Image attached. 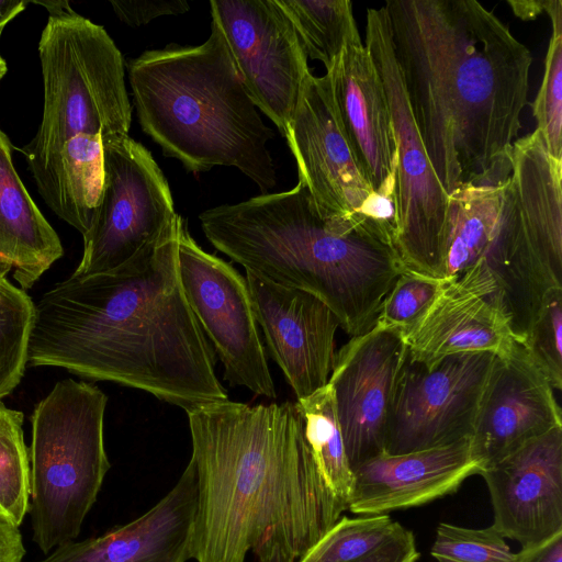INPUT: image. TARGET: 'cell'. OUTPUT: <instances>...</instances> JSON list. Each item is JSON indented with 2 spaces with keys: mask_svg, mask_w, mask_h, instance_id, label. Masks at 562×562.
<instances>
[{
  "mask_svg": "<svg viewBox=\"0 0 562 562\" xmlns=\"http://www.w3.org/2000/svg\"><path fill=\"white\" fill-rule=\"evenodd\" d=\"M181 216L124 265L34 304L27 362L145 391L187 412L228 400L178 271Z\"/></svg>",
  "mask_w": 562,
  "mask_h": 562,
  "instance_id": "1",
  "label": "cell"
},
{
  "mask_svg": "<svg viewBox=\"0 0 562 562\" xmlns=\"http://www.w3.org/2000/svg\"><path fill=\"white\" fill-rule=\"evenodd\" d=\"M392 47L441 187L502 184L528 103L532 57L476 0H390Z\"/></svg>",
  "mask_w": 562,
  "mask_h": 562,
  "instance_id": "2",
  "label": "cell"
},
{
  "mask_svg": "<svg viewBox=\"0 0 562 562\" xmlns=\"http://www.w3.org/2000/svg\"><path fill=\"white\" fill-rule=\"evenodd\" d=\"M198 501L196 562H299L348 507L326 483L296 403L187 412Z\"/></svg>",
  "mask_w": 562,
  "mask_h": 562,
  "instance_id": "3",
  "label": "cell"
},
{
  "mask_svg": "<svg viewBox=\"0 0 562 562\" xmlns=\"http://www.w3.org/2000/svg\"><path fill=\"white\" fill-rule=\"evenodd\" d=\"M199 220L214 248L245 271L317 296L351 337L374 326L405 269L394 248L359 232L334 229L301 181L289 191L207 209Z\"/></svg>",
  "mask_w": 562,
  "mask_h": 562,
  "instance_id": "4",
  "label": "cell"
},
{
  "mask_svg": "<svg viewBox=\"0 0 562 562\" xmlns=\"http://www.w3.org/2000/svg\"><path fill=\"white\" fill-rule=\"evenodd\" d=\"M126 66L139 124L165 156L195 173L236 167L262 193L277 184L267 147L274 133L247 94L214 20L204 43L146 50Z\"/></svg>",
  "mask_w": 562,
  "mask_h": 562,
  "instance_id": "5",
  "label": "cell"
},
{
  "mask_svg": "<svg viewBox=\"0 0 562 562\" xmlns=\"http://www.w3.org/2000/svg\"><path fill=\"white\" fill-rule=\"evenodd\" d=\"M106 402L94 384L66 379L34 408L29 512L33 541L46 554L78 537L110 469Z\"/></svg>",
  "mask_w": 562,
  "mask_h": 562,
  "instance_id": "6",
  "label": "cell"
},
{
  "mask_svg": "<svg viewBox=\"0 0 562 562\" xmlns=\"http://www.w3.org/2000/svg\"><path fill=\"white\" fill-rule=\"evenodd\" d=\"M38 55L44 103L37 132L21 149L29 167L45 161L78 134L128 135L132 105L124 60L103 26L67 3L49 14Z\"/></svg>",
  "mask_w": 562,
  "mask_h": 562,
  "instance_id": "7",
  "label": "cell"
},
{
  "mask_svg": "<svg viewBox=\"0 0 562 562\" xmlns=\"http://www.w3.org/2000/svg\"><path fill=\"white\" fill-rule=\"evenodd\" d=\"M364 46L384 87L396 146V252L405 269L443 279L449 196L432 170L417 131L384 7L367 10Z\"/></svg>",
  "mask_w": 562,
  "mask_h": 562,
  "instance_id": "8",
  "label": "cell"
},
{
  "mask_svg": "<svg viewBox=\"0 0 562 562\" xmlns=\"http://www.w3.org/2000/svg\"><path fill=\"white\" fill-rule=\"evenodd\" d=\"M104 181L82 235L83 255L72 276L111 271L156 239L177 216L169 184L142 144L128 135L102 138Z\"/></svg>",
  "mask_w": 562,
  "mask_h": 562,
  "instance_id": "9",
  "label": "cell"
},
{
  "mask_svg": "<svg viewBox=\"0 0 562 562\" xmlns=\"http://www.w3.org/2000/svg\"><path fill=\"white\" fill-rule=\"evenodd\" d=\"M178 271L184 297L224 367V379L256 395L277 396L246 278L203 250L181 218Z\"/></svg>",
  "mask_w": 562,
  "mask_h": 562,
  "instance_id": "10",
  "label": "cell"
},
{
  "mask_svg": "<svg viewBox=\"0 0 562 562\" xmlns=\"http://www.w3.org/2000/svg\"><path fill=\"white\" fill-rule=\"evenodd\" d=\"M495 357L464 352L429 366L406 357L387 424L385 452L406 453L470 438Z\"/></svg>",
  "mask_w": 562,
  "mask_h": 562,
  "instance_id": "11",
  "label": "cell"
},
{
  "mask_svg": "<svg viewBox=\"0 0 562 562\" xmlns=\"http://www.w3.org/2000/svg\"><path fill=\"white\" fill-rule=\"evenodd\" d=\"M210 11L247 94L285 138L311 72L291 20L277 0H212Z\"/></svg>",
  "mask_w": 562,
  "mask_h": 562,
  "instance_id": "12",
  "label": "cell"
},
{
  "mask_svg": "<svg viewBox=\"0 0 562 562\" xmlns=\"http://www.w3.org/2000/svg\"><path fill=\"white\" fill-rule=\"evenodd\" d=\"M285 139L299 181L306 186L319 216L337 231L370 236L361 214L374 192L341 127L328 74L306 76Z\"/></svg>",
  "mask_w": 562,
  "mask_h": 562,
  "instance_id": "13",
  "label": "cell"
},
{
  "mask_svg": "<svg viewBox=\"0 0 562 562\" xmlns=\"http://www.w3.org/2000/svg\"><path fill=\"white\" fill-rule=\"evenodd\" d=\"M407 357L403 330L374 325L335 352L333 391L351 469L385 451L396 384Z\"/></svg>",
  "mask_w": 562,
  "mask_h": 562,
  "instance_id": "14",
  "label": "cell"
},
{
  "mask_svg": "<svg viewBox=\"0 0 562 562\" xmlns=\"http://www.w3.org/2000/svg\"><path fill=\"white\" fill-rule=\"evenodd\" d=\"M254 314L267 350L282 370L296 400L327 385L340 323L317 296L246 271Z\"/></svg>",
  "mask_w": 562,
  "mask_h": 562,
  "instance_id": "15",
  "label": "cell"
},
{
  "mask_svg": "<svg viewBox=\"0 0 562 562\" xmlns=\"http://www.w3.org/2000/svg\"><path fill=\"white\" fill-rule=\"evenodd\" d=\"M403 334L408 359L426 366L464 352L503 358L517 341L483 261L454 280L445 279L429 307Z\"/></svg>",
  "mask_w": 562,
  "mask_h": 562,
  "instance_id": "16",
  "label": "cell"
},
{
  "mask_svg": "<svg viewBox=\"0 0 562 562\" xmlns=\"http://www.w3.org/2000/svg\"><path fill=\"white\" fill-rule=\"evenodd\" d=\"M493 527L521 548L562 531V427L484 468Z\"/></svg>",
  "mask_w": 562,
  "mask_h": 562,
  "instance_id": "17",
  "label": "cell"
},
{
  "mask_svg": "<svg viewBox=\"0 0 562 562\" xmlns=\"http://www.w3.org/2000/svg\"><path fill=\"white\" fill-rule=\"evenodd\" d=\"M557 427L562 415L553 389L516 341L506 357H495L470 437L473 456L483 470Z\"/></svg>",
  "mask_w": 562,
  "mask_h": 562,
  "instance_id": "18",
  "label": "cell"
},
{
  "mask_svg": "<svg viewBox=\"0 0 562 562\" xmlns=\"http://www.w3.org/2000/svg\"><path fill=\"white\" fill-rule=\"evenodd\" d=\"M481 471L470 438L406 453L384 451L352 468L348 509L372 516L422 506L457 492Z\"/></svg>",
  "mask_w": 562,
  "mask_h": 562,
  "instance_id": "19",
  "label": "cell"
},
{
  "mask_svg": "<svg viewBox=\"0 0 562 562\" xmlns=\"http://www.w3.org/2000/svg\"><path fill=\"white\" fill-rule=\"evenodd\" d=\"M336 111L374 193L395 192L396 146L383 83L362 42L348 43L327 71Z\"/></svg>",
  "mask_w": 562,
  "mask_h": 562,
  "instance_id": "20",
  "label": "cell"
},
{
  "mask_svg": "<svg viewBox=\"0 0 562 562\" xmlns=\"http://www.w3.org/2000/svg\"><path fill=\"white\" fill-rule=\"evenodd\" d=\"M196 501L189 462L176 485L140 517L99 537L58 546L37 562H186Z\"/></svg>",
  "mask_w": 562,
  "mask_h": 562,
  "instance_id": "21",
  "label": "cell"
},
{
  "mask_svg": "<svg viewBox=\"0 0 562 562\" xmlns=\"http://www.w3.org/2000/svg\"><path fill=\"white\" fill-rule=\"evenodd\" d=\"M63 255L61 241L21 181L11 142L0 130V259L11 265L25 291Z\"/></svg>",
  "mask_w": 562,
  "mask_h": 562,
  "instance_id": "22",
  "label": "cell"
},
{
  "mask_svg": "<svg viewBox=\"0 0 562 562\" xmlns=\"http://www.w3.org/2000/svg\"><path fill=\"white\" fill-rule=\"evenodd\" d=\"M29 168L46 204L83 235L92 223L103 189L101 136L78 134L45 161Z\"/></svg>",
  "mask_w": 562,
  "mask_h": 562,
  "instance_id": "23",
  "label": "cell"
},
{
  "mask_svg": "<svg viewBox=\"0 0 562 562\" xmlns=\"http://www.w3.org/2000/svg\"><path fill=\"white\" fill-rule=\"evenodd\" d=\"M502 184H469L449 196L443 279L454 280L483 260L495 234Z\"/></svg>",
  "mask_w": 562,
  "mask_h": 562,
  "instance_id": "24",
  "label": "cell"
},
{
  "mask_svg": "<svg viewBox=\"0 0 562 562\" xmlns=\"http://www.w3.org/2000/svg\"><path fill=\"white\" fill-rule=\"evenodd\" d=\"M291 20L307 58L329 71L348 43L360 42L349 0H277Z\"/></svg>",
  "mask_w": 562,
  "mask_h": 562,
  "instance_id": "25",
  "label": "cell"
},
{
  "mask_svg": "<svg viewBox=\"0 0 562 562\" xmlns=\"http://www.w3.org/2000/svg\"><path fill=\"white\" fill-rule=\"evenodd\" d=\"M295 403L304 420L306 440L326 483L348 507L353 488V472L347 458L329 384Z\"/></svg>",
  "mask_w": 562,
  "mask_h": 562,
  "instance_id": "26",
  "label": "cell"
},
{
  "mask_svg": "<svg viewBox=\"0 0 562 562\" xmlns=\"http://www.w3.org/2000/svg\"><path fill=\"white\" fill-rule=\"evenodd\" d=\"M23 413L0 400V518L20 526L30 510V457L23 438Z\"/></svg>",
  "mask_w": 562,
  "mask_h": 562,
  "instance_id": "27",
  "label": "cell"
},
{
  "mask_svg": "<svg viewBox=\"0 0 562 562\" xmlns=\"http://www.w3.org/2000/svg\"><path fill=\"white\" fill-rule=\"evenodd\" d=\"M34 303L0 276V400L19 385L27 363Z\"/></svg>",
  "mask_w": 562,
  "mask_h": 562,
  "instance_id": "28",
  "label": "cell"
},
{
  "mask_svg": "<svg viewBox=\"0 0 562 562\" xmlns=\"http://www.w3.org/2000/svg\"><path fill=\"white\" fill-rule=\"evenodd\" d=\"M400 525L389 514L341 516L299 562H351L380 546Z\"/></svg>",
  "mask_w": 562,
  "mask_h": 562,
  "instance_id": "29",
  "label": "cell"
},
{
  "mask_svg": "<svg viewBox=\"0 0 562 562\" xmlns=\"http://www.w3.org/2000/svg\"><path fill=\"white\" fill-rule=\"evenodd\" d=\"M430 554L437 562H516V553L493 526L475 529L440 522Z\"/></svg>",
  "mask_w": 562,
  "mask_h": 562,
  "instance_id": "30",
  "label": "cell"
},
{
  "mask_svg": "<svg viewBox=\"0 0 562 562\" xmlns=\"http://www.w3.org/2000/svg\"><path fill=\"white\" fill-rule=\"evenodd\" d=\"M531 109L548 151L562 160V24L552 25L544 74Z\"/></svg>",
  "mask_w": 562,
  "mask_h": 562,
  "instance_id": "31",
  "label": "cell"
},
{
  "mask_svg": "<svg viewBox=\"0 0 562 562\" xmlns=\"http://www.w3.org/2000/svg\"><path fill=\"white\" fill-rule=\"evenodd\" d=\"M553 390L562 389V286L544 295L521 342Z\"/></svg>",
  "mask_w": 562,
  "mask_h": 562,
  "instance_id": "32",
  "label": "cell"
},
{
  "mask_svg": "<svg viewBox=\"0 0 562 562\" xmlns=\"http://www.w3.org/2000/svg\"><path fill=\"white\" fill-rule=\"evenodd\" d=\"M443 283L445 279L404 269L383 299L374 325L406 330L429 307Z\"/></svg>",
  "mask_w": 562,
  "mask_h": 562,
  "instance_id": "33",
  "label": "cell"
},
{
  "mask_svg": "<svg viewBox=\"0 0 562 562\" xmlns=\"http://www.w3.org/2000/svg\"><path fill=\"white\" fill-rule=\"evenodd\" d=\"M110 4L117 18L130 26H140L159 16L182 14L190 9L183 0L110 1Z\"/></svg>",
  "mask_w": 562,
  "mask_h": 562,
  "instance_id": "34",
  "label": "cell"
},
{
  "mask_svg": "<svg viewBox=\"0 0 562 562\" xmlns=\"http://www.w3.org/2000/svg\"><path fill=\"white\" fill-rule=\"evenodd\" d=\"M418 558L414 533L400 525L380 546L351 562H416Z\"/></svg>",
  "mask_w": 562,
  "mask_h": 562,
  "instance_id": "35",
  "label": "cell"
},
{
  "mask_svg": "<svg viewBox=\"0 0 562 562\" xmlns=\"http://www.w3.org/2000/svg\"><path fill=\"white\" fill-rule=\"evenodd\" d=\"M516 562H562V531L516 553Z\"/></svg>",
  "mask_w": 562,
  "mask_h": 562,
  "instance_id": "36",
  "label": "cell"
},
{
  "mask_svg": "<svg viewBox=\"0 0 562 562\" xmlns=\"http://www.w3.org/2000/svg\"><path fill=\"white\" fill-rule=\"evenodd\" d=\"M24 554L19 527L0 518V562H22Z\"/></svg>",
  "mask_w": 562,
  "mask_h": 562,
  "instance_id": "37",
  "label": "cell"
},
{
  "mask_svg": "<svg viewBox=\"0 0 562 562\" xmlns=\"http://www.w3.org/2000/svg\"><path fill=\"white\" fill-rule=\"evenodd\" d=\"M550 3L551 0L508 1L514 14L521 20H533L542 13H547Z\"/></svg>",
  "mask_w": 562,
  "mask_h": 562,
  "instance_id": "38",
  "label": "cell"
},
{
  "mask_svg": "<svg viewBox=\"0 0 562 562\" xmlns=\"http://www.w3.org/2000/svg\"><path fill=\"white\" fill-rule=\"evenodd\" d=\"M27 1L0 0V33L4 26L26 9Z\"/></svg>",
  "mask_w": 562,
  "mask_h": 562,
  "instance_id": "39",
  "label": "cell"
},
{
  "mask_svg": "<svg viewBox=\"0 0 562 562\" xmlns=\"http://www.w3.org/2000/svg\"><path fill=\"white\" fill-rule=\"evenodd\" d=\"M7 70H8L7 63L2 58V56L0 55V80L3 78V76L7 72Z\"/></svg>",
  "mask_w": 562,
  "mask_h": 562,
  "instance_id": "40",
  "label": "cell"
}]
</instances>
